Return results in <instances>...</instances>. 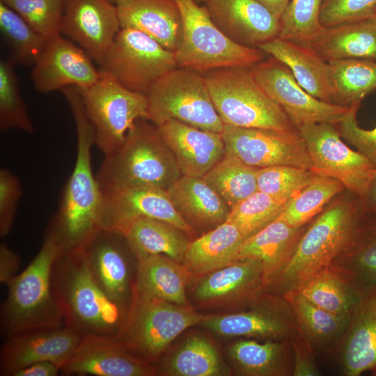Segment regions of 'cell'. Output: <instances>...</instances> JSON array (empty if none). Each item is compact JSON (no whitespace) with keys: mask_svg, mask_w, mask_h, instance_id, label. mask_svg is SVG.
<instances>
[{"mask_svg":"<svg viewBox=\"0 0 376 376\" xmlns=\"http://www.w3.org/2000/svg\"><path fill=\"white\" fill-rule=\"evenodd\" d=\"M243 240L237 226L226 221L190 242L182 265L191 276L207 274L236 261Z\"/></svg>","mask_w":376,"mask_h":376,"instance_id":"1f68e13d","label":"cell"},{"mask_svg":"<svg viewBox=\"0 0 376 376\" xmlns=\"http://www.w3.org/2000/svg\"><path fill=\"white\" fill-rule=\"evenodd\" d=\"M276 17L281 19L290 0H258Z\"/></svg>","mask_w":376,"mask_h":376,"instance_id":"9f6ffc18","label":"cell"},{"mask_svg":"<svg viewBox=\"0 0 376 376\" xmlns=\"http://www.w3.org/2000/svg\"><path fill=\"white\" fill-rule=\"evenodd\" d=\"M60 371V366L53 362L39 361L17 371L13 376H56Z\"/></svg>","mask_w":376,"mask_h":376,"instance_id":"db71d44e","label":"cell"},{"mask_svg":"<svg viewBox=\"0 0 376 376\" xmlns=\"http://www.w3.org/2000/svg\"><path fill=\"white\" fill-rule=\"evenodd\" d=\"M258 48L286 65L297 82L313 96L332 103L329 64L312 47L276 37Z\"/></svg>","mask_w":376,"mask_h":376,"instance_id":"4316f807","label":"cell"},{"mask_svg":"<svg viewBox=\"0 0 376 376\" xmlns=\"http://www.w3.org/2000/svg\"><path fill=\"white\" fill-rule=\"evenodd\" d=\"M120 29L116 5L109 0H65L61 34L98 64Z\"/></svg>","mask_w":376,"mask_h":376,"instance_id":"ac0fdd59","label":"cell"},{"mask_svg":"<svg viewBox=\"0 0 376 376\" xmlns=\"http://www.w3.org/2000/svg\"><path fill=\"white\" fill-rule=\"evenodd\" d=\"M251 69L257 82L281 107L297 129L310 123L337 125L350 108L315 97L297 82L286 65L272 56Z\"/></svg>","mask_w":376,"mask_h":376,"instance_id":"4fadbf2b","label":"cell"},{"mask_svg":"<svg viewBox=\"0 0 376 376\" xmlns=\"http://www.w3.org/2000/svg\"><path fill=\"white\" fill-rule=\"evenodd\" d=\"M376 17V0H323L322 27Z\"/></svg>","mask_w":376,"mask_h":376,"instance_id":"c3c4849f","label":"cell"},{"mask_svg":"<svg viewBox=\"0 0 376 376\" xmlns=\"http://www.w3.org/2000/svg\"><path fill=\"white\" fill-rule=\"evenodd\" d=\"M295 289L318 306L348 318H352L361 295L331 266L313 274Z\"/></svg>","mask_w":376,"mask_h":376,"instance_id":"8d00e7d4","label":"cell"},{"mask_svg":"<svg viewBox=\"0 0 376 376\" xmlns=\"http://www.w3.org/2000/svg\"><path fill=\"white\" fill-rule=\"evenodd\" d=\"M305 229V226L299 228L290 226L280 215L243 240L237 260L245 258L258 260L263 267L267 285L288 263Z\"/></svg>","mask_w":376,"mask_h":376,"instance_id":"f546056e","label":"cell"},{"mask_svg":"<svg viewBox=\"0 0 376 376\" xmlns=\"http://www.w3.org/2000/svg\"><path fill=\"white\" fill-rule=\"evenodd\" d=\"M182 175L203 178L225 155L221 133L203 130L173 119L156 125Z\"/></svg>","mask_w":376,"mask_h":376,"instance_id":"603a6c76","label":"cell"},{"mask_svg":"<svg viewBox=\"0 0 376 376\" xmlns=\"http://www.w3.org/2000/svg\"><path fill=\"white\" fill-rule=\"evenodd\" d=\"M308 46L328 63L345 59L376 62V17L322 27Z\"/></svg>","mask_w":376,"mask_h":376,"instance_id":"83f0119b","label":"cell"},{"mask_svg":"<svg viewBox=\"0 0 376 376\" xmlns=\"http://www.w3.org/2000/svg\"><path fill=\"white\" fill-rule=\"evenodd\" d=\"M196 3L199 5H204L207 2H208L210 0H194Z\"/></svg>","mask_w":376,"mask_h":376,"instance_id":"6f0895ef","label":"cell"},{"mask_svg":"<svg viewBox=\"0 0 376 376\" xmlns=\"http://www.w3.org/2000/svg\"><path fill=\"white\" fill-rule=\"evenodd\" d=\"M81 338L66 325L10 336L1 352V373L13 376L17 371L39 361H51L61 368Z\"/></svg>","mask_w":376,"mask_h":376,"instance_id":"ffe728a7","label":"cell"},{"mask_svg":"<svg viewBox=\"0 0 376 376\" xmlns=\"http://www.w3.org/2000/svg\"><path fill=\"white\" fill-rule=\"evenodd\" d=\"M52 285L66 326L82 338H118L127 313L98 285L81 249L61 253L57 258Z\"/></svg>","mask_w":376,"mask_h":376,"instance_id":"3957f363","label":"cell"},{"mask_svg":"<svg viewBox=\"0 0 376 376\" xmlns=\"http://www.w3.org/2000/svg\"><path fill=\"white\" fill-rule=\"evenodd\" d=\"M333 348L344 375L376 370V289L361 292L346 330Z\"/></svg>","mask_w":376,"mask_h":376,"instance_id":"cb8c5ba5","label":"cell"},{"mask_svg":"<svg viewBox=\"0 0 376 376\" xmlns=\"http://www.w3.org/2000/svg\"><path fill=\"white\" fill-rule=\"evenodd\" d=\"M20 264L18 255L6 244L0 245V281L8 285L17 275Z\"/></svg>","mask_w":376,"mask_h":376,"instance_id":"f5cc1de1","label":"cell"},{"mask_svg":"<svg viewBox=\"0 0 376 376\" xmlns=\"http://www.w3.org/2000/svg\"><path fill=\"white\" fill-rule=\"evenodd\" d=\"M345 189L339 180L315 173L311 181L286 203L281 216L292 227L304 226Z\"/></svg>","mask_w":376,"mask_h":376,"instance_id":"ab89813d","label":"cell"},{"mask_svg":"<svg viewBox=\"0 0 376 376\" xmlns=\"http://www.w3.org/2000/svg\"><path fill=\"white\" fill-rule=\"evenodd\" d=\"M332 104L350 107L376 91V62L345 59L329 62Z\"/></svg>","mask_w":376,"mask_h":376,"instance_id":"74e56055","label":"cell"},{"mask_svg":"<svg viewBox=\"0 0 376 376\" xmlns=\"http://www.w3.org/2000/svg\"><path fill=\"white\" fill-rule=\"evenodd\" d=\"M226 152L244 163L264 168L288 165L311 170V162L297 129L277 130L224 125L221 132Z\"/></svg>","mask_w":376,"mask_h":376,"instance_id":"5bb4252c","label":"cell"},{"mask_svg":"<svg viewBox=\"0 0 376 376\" xmlns=\"http://www.w3.org/2000/svg\"><path fill=\"white\" fill-rule=\"evenodd\" d=\"M165 373L175 376H217L226 369L214 344L201 336L187 339L165 366Z\"/></svg>","mask_w":376,"mask_h":376,"instance_id":"60d3db41","label":"cell"},{"mask_svg":"<svg viewBox=\"0 0 376 376\" xmlns=\"http://www.w3.org/2000/svg\"><path fill=\"white\" fill-rule=\"evenodd\" d=\"M116 7L121 28L139 30L174 53L179 48L182 22L175 0H124Z\"/></svg>","mask_w":376,"mask_h":376,"instance_id":"484cf974","label":"cell"},{"mask_svg":"<svg viewBox=\"0 0 376 376\" xmlns=\"http://www.w3.org/2000/svg\"><path fill=\"white\" fill-rule=\"evenodd\" d=\"M204 6L216 26L240 45L258 48L279 36L280 19L258 0H210Z\"/></svg>","mask_w":376,"mask_h":376,"instance_id":"44dd1931","label":"cell"},{"mask_svg":"<svg viewBox=\"0 0 376 376\" xmlns=\"http://www.w3.org/2000/svg\"><path fill=\"white\" fill-rule=\"evenodd\" d=\"M136 120L118 149L104 155L95 175L102 191L132 187L167 189L182 173L157 128Z\"/></svg>","mask_w":376,"mask_h":376,"instance_id":"277c9868","label":"cell"},{"mask_svg":"<svg viewBox=\"0 0 376 376\" xmlns=\"http://www.w3.org/2000/svg\"><path fill=\"white\" fill-rule=\"evenodd\" d=\"M18 178L9 170H0V235H7L12 228L21 196Z\"/></svg>","mask_w":376,"mask_h":376,"instance_id":"f907efd6","label":"cell"},{"mask_svg":"<svg viewBox=\"0 0 376 376\" xmlns=\"http://www.w3.org/2000/svg\"><path fill=\"white\" fill-rule=\"evenodd\" d=\"M330 266L360 292L376 289V214H366L355 239Z\"/></svg>","mask_w":376,"mask_h":376,"instance_id":"836d02e7","label":"cell"},{"mask_svg":"<svg viewBox=\"0 0 376 376\" xmlns=\"http://www.w3.org/2000/svg\"><path fill=\"white\" fill-rule=\"evenodd\" d=\"M228 353L236 369L246 376H292L293 356L288 339H242L234 342Z\"/></svg>","mask_w":376,"mask_h":376,"instance_id":"d6a6232c","label":"cell"},{"mask_svg":"<svg viewBox=\"0 0 376 376\" xmlns=\"http://www.w3.org/2000/svg\"><path fill=\"white\" fill-rule=\"evenodd\" d=\"M285 205L273 196L258 190L233 207L226 221L237 226L244 240L279 217Z\"/></svg>","mask_w":376,"mask_h":376,"instance_id":"ee69618b","label":"cell"},{"mask_svg":"<svg viewBox=\"0 0 376 376\" xmlns=\"http://www.w3.org/2000/svg\"><path fill=\"white\" fill-rule=\"evenodd\" d=\"M123 235L136 259L164 254L182 264L191 242L176 226L149 218L136 220Z\"/></svg>","mask_w":376,"mask_h":376,"instance_id":"e575fe53","label":"cell"},{"mask_svg":"<svg viewBox=\"0 0 376 376\" xmlns=\"http://www.w3.org/2000/svg\"><path fill=\"white\" fill-rule=\"evenodd\" d=\"M111 2L114 3L115 5H117L118 3H120L121 1L124 0H109Z\"/></svg>","mask_w":376,"mask_h":376,"instance_id":"680465c9","label":"cell"},{"mask_svg":"<svg viewBox=\"0 0 376 376\" xmlns=\"http://www.w3.org/2000/svg\"></svg>","mask_w":376,"mask_h":376,"instance_id":"94428289","label":"cell"},{"mask_svg":"<svg viewBox=\"0 0 376 376\" xmlns=\"http://www.w3.org/2000/svg\"><path fill=\"white\" fill-rule=\"evenodd\" d=\"M79 46L59 34L49 40L32 66L31 79L42 93L68 86L87 88L100 78V72Z\"/></svg>","mask_w":376,"mask_h":376,"instance_id":"e0dca14e","label":"cell"},{"mask_svg":"<svg viewBox=\"0 0 376 376\" xmlns=\"http://www.w3.org/2000/svg\"><path fill=\"white\" fill-rule=\"evenodd\" d=\"M99 65L101 72L124 87L144 95L160 77L177 68L174 52L131 28L120 29Z\"/></svg>","mask_w":376,"mask_h":376,"instance_id":"8fae6325","label":"cell"},{"mask_svg":"<svg viewBox=\"0 0 376 376\" xmlns=\"http://www.w3.org/2000/svg\"><path fill=\"white\" fill-rule=\"evenodd\" d=\"M129 248L123 234L100 228L80 249L98 285L127 315L128 299L134 294L126 253Z\"/></svg>","mask_w":376,"mask_h":376,"instance_id":"d6986e66","label":"cell"},{"mask_svg":"<svg viewBox=\"0 0 376 376\" xmlns=\"http://www.w3.org/2000/svg\"><path fill=\"white\" fill-rule=\"evenodd\" d=\"M191 274L182 264L164 254L136 259L134 293L181 306H189L186 286Z\"/></svg>","mask_w":376,"mask_h":376,"instance_id":"4dcf8cb0","label":"cell"},{"mask_svg":"<svg viewBox=\"0 0 376 376\" xmlns=\"http://www.w3.org/2000/svg\"><path fill=\"white\" fill-rule=\"evenodd\" d=\"M315 174L311 169L288 165L260 168L257 175L258 190L286 204Z\"/></svg>","mask_w":376,"mask_h":376,"instance_id":"bcb514c9","label":"cell"},{"mask_svg":"<svg viewBox=\"0 0 376 376\" xmlns=\"http://www.w3.org/2000/svg\"><path fill=\"white\" fill-rule=\"evenodd\" d=\"M201 324L220 336L265 340L289 339L299 329L288 301L282 296L266 291L249 309L205 315Z\"/></svg>","mask_w":376,"mask_h":376,"instance_id":"9a60e30c","label":"cell"},{"mask_svg":"<svg viewBox=\"0 0 376 376\" xmlns=\"http://www.w3.org/2000/svg\"><path fill=\"white\" fill-rule=\"evenodd\" d=\"M100 72L93 85L79 90L94 129L95 145L107 155L121 146L137 120L147 118L148 101L146 95L130 91Z\"/></svg>","mask_w":376,"mask_h":376,"instance_id":"30bf717a","label":"cell"},{"mask_svg":"<svg viewBox=\"0 0 376 376\" xmlns=\"http://www.w3.org/2000/svg\"><path fill=\"white\" fill-rule=\"evenodd\" d=\"M366 214H376V173L375 174L368 191L361 199Z\"/></svg>","mask_w":376,"mask_h":376,"instance_id":"11a10c76","label":"cell"},{"mask_svg":"<svg viewBox=\"0 0 376 376\" xmlns=\"http://www.w3.org/2000/svg\"><path fill=\"white\" fill-rule=\"evenodd\" d=\"M166 190L177 212L192 228L211 230L227 220L230 207L203 178L181 175Z\"/></svg>","mask_w":376,"mask_h":376,"instance_id":"f1b7e54d","label":"cell"},{"mask_svg":"<svg viewBox=\"0 0 376 376\" xmlns=\"http://www.w3.org/2000/svg\"><path fill=\"white\" fill-rule=\"evenodd\" d=\"M182 22L180 45L174 53L177 67L200 72L231 67H251L267 54L259 48L240 45L216 26L204 5L175 0Z\"/></svg>","mask_w":376,"mask_h":376,"instance_id":"52a82bcc","label":"cell"},{"mask_svg":"<svg viewBox=\"0 0 376 376\" xmlns=\"http://www.w3.org/2000/svg\"><path fill=\"white\" fill-rule=\"evenodd\" d=\"M366 214L361 199L349 191L331 202L306 228L292 256L267 282L265 291L283 296L330 266L355 239Z\"/></svg>","mask_w":376,"mask_h":376,"instance_id":"7a4b0ae2","label":"cell"},{"mask_svg":"<svg viewBox=\"0 0 376 376\" xmlns=\"http://www.w3.org/2000/svg\"><path fill=\"white\" fill-rule=\"evenodd\" d=\"M102 192L100 228L124 234L136 220L149 218L169 223L187 234L194 233L174 207L166 189L132 187Z\"/></svg>","mask_w":376,"mask_h":376,"instance_id":"2e32d148","label":"cell"},{"mask_svg":"<svg viewBox=\"0 0 376 376\" xmlns=\"http://www.w3.org/2000/svg\"><path fill=\"white\" fill-rule=\"evenodd\" d=\"M0 29L16 65L33 66L47 40L35 31L17 13L0 1Z\"/></svg>","mask_w":376,"mask_h":376,"instance_id":"b9f144b4","label":"cell"},{"mask_svg":"<svg viewBox=\"0 0 376 376\" xmlns=\"http://www.w3.org/2000/svg\"><path fill=\"white\" fill-rule=\"evenodd\" d=\"M146 95V119L155 125L173 119L219 133L224 129L204 77L198 71L177 67L156 80Z\"/></svg>","mask_w":376,"mask_h":376,"instance_id":"ba28073f","label":"cell"},{"mask_svg":"<svg viewBox=\"0 0 376 376\" xmlns=\"http://www.w3.org/2000/svg\"><path fill=\"white\" fill-rule=\"evenodd\" d=\"M323 0H290L281 17L279 38L308 45L322 28L320 11Z\"/></svg>","mask_w":376,"mask_h":376,"instance_id":"f6af8a7d","label":"cell"},{"mask_svg":"<svg viewBox=\"0 0 376 376\" xmlns=\"http://www.w3.org/2000/svg\"><path fill=\"white\" fill-rule=\"evenodd\" d=\"M224 125L277 130L297 129L256 80L251 67L201 72Z\"/></svg>","mask_w":376,"mask_h":376,"instance_id":"8992f818","label":"cell"},{"mask_svg":"<svg viewBox=\"0 0 376 376\" xmlns=\"http://www.w3.org/2000/svg\"><path fill=\"white\" fill-rule=\"evenodd\" d=\"M291 345L294 370L292 376H317L320 375L315 360L313 347L300 329L289 338Z\"/></svg>","mask_w":376,"mask_h":376,"instance_id":"816d5d0a","label":"cell"},{"mask_svg":"<svg viewBox=\"0 0 376 376\" xmlns=\"http://www.w3.org/2000/svg\"><path fill=\"white\" fill-rule=\"evenodd\" d=\"M315 173L334 178L362 199L376 173V168L361 152L343 141L336 125L318 123L297 128Z\"/></svg>","mask_w":376,"mask_h":376,"instance_id":"7c38bea8","label":"cell"},{"mask_svg":"<svg viewBox=\"0 0 376 376\" xmlns=\"http://www.w3.org/2000/svg\"><path fill=\"white\" fill-rule=\"evenodd\" d=\"M15 66L9 58L0 61V128L31 134L34 126L20 94Z\"/></svg>","mask_w":376,"mask_h":376,"instance_id":"7bdbcfd3","label":"cell"},{"mask_svg":"<svg viewBox=\"0 0 376 376\" xmlns=\"http://www.w3.org/2000/svg\"><path fill=\"white\" fill-rule=\"evenodd\" d=\"M265 286L262 264L254 259H240L205 274L195 297L203 302L228 301L251 306L265 292Z\"/></svg>","mask_w":376,"mask_h":376,"instance_id":"d4e9b609","label":"cell"},{"mask_svg":"<svg viewBox=\"0 0 376 376\" xmlns=\"http://www.w3.org/2000/svg\"><path fill=\"white\" fill-rule=\"evenodd\" d=\"M297 323L314 351L329 350L346 330L351 318L329 312L314 304L297 290L285 292Z\"/></svg>","mask_w":376,"mask_h":376,"instance_id":"d590c367","label":"cell"},{"mask_svg":"<svg viewBox=\"0 0 376 376\" xmlns=\"http://www.w3.org/2000/svg\"><path fill=\"white\" fill-rule=\"evenodd\" d=\"M258 171L226 152L203 178L231 209L258 191Z\"/></svg>","mask_w":376,"mask_h":376,"instance_id":"f35d334b","label":"cell"},{"mask_svg":"<svg viewBox=\"0 0 376 376\" xmlns=\"http://www.w3.org/2000/svg\"><path fill=\"white\" fill-rule=\"evenodd\" d=\"M361 105L350 106L344 118L336 125L341 137L357 148L376 168V125L368 130L359 126L357 114Z\"/></svg>","mask_w":376,"mask_h":376,"instance_id":"681fc988","label":"cell"},{"mask_svg":"<svg viewBox=\"0 0 376 376\" xmlns=\"http://www.w3.org/2000/svg\"><path fill=\"white\" fill-rule=\"evenodd\" d=\"M372 373H373V375H376V370H374L373 372H372Z\"/></svg>","mask_w":376,"mask_h":376,"instance_id":"91938a15","label":"cell"},{"mask_svg":"<svg viewBox=\"0 0 376 376\" xmlns=\"http://www.w3.org/2000/svg\"><path fill=\"white\" fill-rule=\"evenodd\" d=\"M47 40L61 34L65 0H0Z\"/></svg>","mask_w":376,"mask_h":376,"instance_id":"7dc6e473","label":"cell"},{"mask_svg":"<svg viewBox=\"0 0 376 376\" xmlns=\"http://www.w3.org/2000/svg\"><path fill=\"white\" fill-rule=\"evenodd\" d=\"M68 375L97 376H150L155 368L130 352L116 339L83 337L72 357L61 367Z\"/></svg>","mask_w":376,"mask_h":376,"instance_id":"7402d4cb","label":"cell"},{"mask_svg":"<svg viewBox=\"0 0 376 376\" xmlns=\"http://www.w3.org/2000/svg\"><path fill=\"white\" fill-rule=\"evenodd\" d=\"M61 91L75 123L77 155L46 235L52 237L65 253L81 249L100 228L102 192L92 170L91 148L95 144V132L86 113L80 90L68 86Z\"/></svg>","mask_w":376,"mask_h":376,"instance_id":"6da1fadb","label":"cell"},{"mask_svg":"<svg viewBox=\"0 0 376 376\" xmlns=\"http://www.w3.org/2000/svg\"><path fill=\"white\" fill-rule=\"evenodd\" d=\"M204 317L189 306L134 293L116 340L132 354L149 362L157 358L182 331L201 323Z\"/></svg>","mask_w":376,"mask_h":376,"instance_id":"9c48e42d","label":"cell"},{"mask_svg":"<svg viewBox=\"0 0 376 376\" xmlns=\"http://www.w3.org/2000/svg\"><path fill=\"white\" fill-rule=\"evenodd\" d=\"M61 253L55 240L46 235L29 265L8 283V295L1 311V324L8 338L65 325L52 285L53 266Z\"/></svg>","mask_w":376,"mask_h":376,"instance_id":"5b68a950","label":"cell"}]
</instances>
